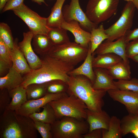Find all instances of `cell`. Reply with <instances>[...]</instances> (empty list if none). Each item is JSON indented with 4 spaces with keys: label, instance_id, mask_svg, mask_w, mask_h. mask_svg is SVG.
<instances>
[{
    "label": "cell",
    "instance_id": "6da1fadb",
    "mask_svg": "<svg viewBox=\"0 0 138 138\" xmlns=\"http://www.w3.org/2000/svg\"><path fill=\"white\" fill-rule=\"evenodd\" d=\"M40 58L41 66L24 75L21 85L26 88L31 84L44 83L56 79L67 83L69 77L68 73L74 68V66L48 54L40 56Z\"/></svg>",
    "mask_w": 138,
    "mask_h": 138
},
{
    "label": "cell",
    "instance_id": "7a4b0ae2",
    "mask_svg": "<svg viewBox=\"0 0 138 138\" xmlns=\"http://www.w3.org/2000/svg\"><path fill=\"white\" fill-rule=\"evenodd\" d=\"M37 131L29 116L7 109L1 114L0 138H37Z\"/></svg>",
    "mask_w": 138,
    "mask_h": 138
},
{
    "label": "cell",
    "instance_id": "3957f363",
    "mask_svg": "<svg viewBox=\"0 0 138 138\" xmlns=\"http://www.w3.org/2000/svg\"><path fill=\"white\" fill-rule=\"evenodd\" d=\"M67 83V93L76 96L86 105L87 109L96 112L101 111L104 105L103 98L107 91L94 88L90 80L82 75L69 76Z\"/></svg>",
    "mask_w": 138,
    "mask_h": 138
},
{
    "label": "cell",
    "instance_id": "277c9868",
    "mask_svg": "<svg viewBox=\"0 0 138 138\" xmlns=\"http://www.w3.org/2000/svg\"><path fill=\"white\" fill-rule=\"evenodd\" d=\"M86 120L64 117L51 124L53 138H82L89 131V124Z\"/></svg>",
    "mask_w": 138,
    "mask_h": 138
},
{
    "label": "cell",
    "instance_id": "5b68a950",
    "mask_svg": "<svg viewBox=\"0 0 138 138\" xmlns=\"http://www.w3.org/2000/svg\"><path fill=\"white\" fill-rule=\"evenodd\" d=\"M57 119L64 117L86 120L87 108L85 103L74 95L68 94L50 102Z\"/></svg>",
    "mask_w": 138,
    "mask_h": 138
},
{
    "label": "cell",
    "instance_id": "8992f818",
    "mask_svg": "<svg viewBox=\"0 0 138 138\" xmlns=\"http://www.w3.org/2000/svg\"><path fill=\"white\" fill-rule=\"evenodd\" d=\"M88 48L75 42L53 46L47 54L74 66L85 59Z\"/></svg>",
    "mask_w": 138,
    "mask_h": 138
},
{
    "label": "cell",
    "instance_id": "52a82bcc",
    "mask_svg": "<svg viewBox=\"0 0 138 138\" xmlns=\"http://www.w3.org/2000/svg\"><path fill=\"white\" fill-rule=\"evenodd\" d=\"M119 0H89L85 13L89 19L98 25L115 15Z\"/></svg>",
    "mask_w": 138,
    "mask_h": 138
},
{
    "label": "cell",
    "instance_id": "ba28073f",
    "mask_svg": "<svg viewBox=\"0 0 138 138\" xmlns=\"http://www.w3.org/2000/svg\"><path fill=\"white\" fill-rule=\"evenodd\" d=\"M136 8L132 1L127 2L122 11L118 20L106 29L105 32L108 36L105 41L111 42L124 36L131 30Z\"/></svg>",
    "mask_w": 138,
    "mask_h": 138
},
{
    "label": "cell",
    "instance_id": "9c48e42d",
    "mask_svg": "<svg viewBox=\"0 0 138 138\" xmlns=\"http://www.w3.org/2000/svg\"><path fill=\"white\" fill-rule=\"evenodd\" d=\"M12 10L26 23L33 36L37 34L47 35L50 27L47 25V18L41 16L24 3Z\"/></svg>",
    "mask_w": 138,
    "mask_h": 138
},
{
    "label": "cell",
    "instance_id": "30bf717a",
    "mask_svg": "<svg viewBox=\"0 0 138 138\" xmlns=\"http://www.w3.org/2000/svg\"><path fill=\"white\" fill-rule=\"evenodd\" d=\"M62 12L65 21H77L81 28L90 32L93 28L98 27V25L91 21L83 11L79 4V0H71L69 4L63 7Z\"/></svg>",
    "mask_w": 138,
    "mask_h": 138
},
{
    "label": "cell",
    "instance_id": "8fae6325",
    "mask_svg": "<svg viewBox=\"0 0 138 138\" xmlns=\"http://www.w3.org/2000/svg\"><path fill=\"white\" fill-rule=\"evenodd\" d=\"M67 94L66 92L56 93H47L40 98L27 100L19 108L15 110L17 114L26 116L33 113L39 112L40 108L52 101L58 99Z\"/></svg>",
    "mask_w": 138,
    "mask_h": 138
},
{
    "label": "cell",
    "instance_id": "7c38bea8",
    "mask_svg": "<svg viewBox=\"0 0 138 138\" xmlns=\"http://www.w3.org/2000/svg\"><path fill=\"white\" fill-rule=\"evenodd\" d=\"M107 92L114 101L125 105L129 114L138 112V93L129 90L120 89L108 90Z\"/></svg>",
    "mask_w": 138,
    "mask_h": 138
},
{
    "label": "cell",
    "instance_id": "4fadbf2b",
    "mask_svg": "<svg viewBox=\"0 0 138 138\" xmlns=\"http://www.w3.org/2000/svg\"><path fill=\"white\" fill-rule=\"evenodd\" d=\"M114 41H105L100 45L92 54L94 55L106 53L114 54L120 56L125 63L129 64V58L126 54L127 43L124 36Z\"/></svg>",
    "mask_w": 138,
    "mask_h": 138
},
{
    "label": "cell",
    "instance_id": "5bb4252c",
    "mask_svg": "<svg viewBox=\"0 0 138 138\" xmlns=\"http://www.w3.org/2000/svg\"><path fill=\"white\" fill-rule=\"evenodd\" d=\"M33 34L30 31L24 32L22 40L18 43L19 47L23 53L31 70L36 69L42 65L41 60L35 53L31 42Z\"/></svg>",
    "mask_w": 138,
    "mask_h": 138
},
{
    "label": "cell",
    "instance_id": "9a60e30c",
    "mask_svg": "<svg viewBox=\"0 0 138 138\" xmlns=\"http://www.w3.org/2000/svg\"><path fill=\"white\" fill-rule=\"evenodd\" d=\"M61 27L72 33L74 37L75 42L83 47L88 48L91 33L81 28L78 22L73 20L66 22L64 20Z\"/></svg>",
    "mask_w": 138,
    "mask_h": 138
},
{
    "label": "cell",
    "instance_id": "2e32d148",
    "mask_svg": "<svg viewBox=\"0 0 138 138\" xmlns=\"http://www.w3.org/2000/svg\"><path fill=\"white\" fill-rule=\"evenodd\" d=\"M111 118V117L104 110L94 111L87 109L86 120L89 126L88 132L97 129L108 130Z\"/></svg>",
    "mask_w": 138,
    "mask_h": 138
},
{
    "label": "cell",
    "instance_id": "e0dca14e",
    "mask_svg": "<svg viewBox=\"0 0 138 138\" xmlns=\"http://www.w3.org/2000/svg\"><path fill=\"white\" fill-rule=\"evenodd\" d=\"M18 43V39L16 38L14 40L13 48L10 49L12 66L22 75H24L30 72L31 70L24 55L19 48Z\"/></svg>",
    "mask_w": 138,
    "mask_h": 138
},
{
    "label": "cell",
    "instance_id": "ac0fdd59",
    "mask_svg": "<svg viewBox=\"0 0 138 138\" xmlns=\"http://www.w3.org/2000/svg\"><path fill=\"white\" fill-rule=\"evenodd\" d=\"M95 79L93 85L96 89L106 90L118 89L115 86L113 79L107 69L101 68H93Z\"/></svg>",
    "mask_w": 138,
    "mask_h": 138
},
{
    "label": "cell",
    "instance_id": "d6986e66",
    "mask_svg": "<svg viewBox=\"0 0 138 138\" xmlns=\"http://www.w3.org/2000/svg\"><path fill=\"white\" fill-rule=\"evenodd\" d=\"M90 43H89L88 53L82 64L78 67L74 68L68 73L69 76L82 75L89 78L93 85L95 79V75L92 65V61L94 55L90 51Z\"/></svg>",
    "mask_w": 138,
    "mask_h": 138
},
{
    "label": "cell",
    "instance_id": "ffe728a7",
    "mask_svg": "<svg viewBox=\"0 0 138 138\" xmlns=\"http://www.w3.org/2000/svg\"><path fill=\"white\" fill-rule=\"evenodd\" d=\"M23 80L22 75L12 66L6 75L0 77V89L9 91L21 85Z\"/></svg>",
    "mask_w": 138,
    "mask_h": 138
},
{
    "label": "cell",
    "instance_id": "44dd1931",
    "mask_svg": "<svg viewBox=\"0 0 138 138\" xmlns=\"http://www.w3.org/2000/svg\"><path fill=\"white\" fill-rule=\"evenodd\" d=\"M123 60L120 56L113 53L98 54L96 57L93 56V68H101L107 69Z\"/></svg>",
    "mask_w": 138,
    "mask_h": 138
},
{
    "label": "cell",
    "instance_id": "7402d4cb",
    "mask_svg": "<svg viewBox=\"0 0 138 138\" xmlns=\"http://www.w3.org/2000/svg\"><path fill=\"white\" fill-rule=\"evenodd\" d=\"M8 92L11 100L7 109L15 111L27 100L26 89L21 85Z\"/></svg>",
    "mask_w": 138,
    "mask_h": 138
},
{
    "label": "cell",
    "instance_id": "603a6c76",
    "mask_svg": "<svg viewBox=\"0 0 138 138\" xmlns=\"http://www.w3.org/2000/svg\"><path fill=\"white\" fill-rule=\"evenodd\" d=\"M65 0H56L51 9L49 16L47 18V25L49 27H61L64 21L62 10Z\"/></svg>",
    "mask_w": 138,
    "mask_h": 138
},
{
    "label": "cell",
    "instance_id": "cb8c5ba5",
    "mask_svg": "<svg viewBox=\"0 0 138 138\" xmlns=\"http://www.w3.org/2000/svg\"><path fill=\"white\" fill-rule=\"evenodd\" d=\"M32 44L34 51L40 56L47 54L53 46L48 36L42 34L34 35Z\"/></svg>",
    "mask_w": 138,
    "mask_h": 138
},
{
    "label": "cell",
    "instance_id": "d4e9b609",
    "mask_svg": "<svg viewBox=\"0 0 138 138\" xmlns=\"http://www.w3.org/2000/svg\"><path fill=\"white\" fill-rule=\"evenodd\" d=\"M129 64L123 60L107 70L113 79L129 80L131 79V72Z\"/></svg>",
    "mask_w": 138,
    "mask_h": 138
},
{
    "label": "cell",
    "instance_id": "484cf974",
    "mask_svg": "<svg viewBox=\"0 0 138 138\" xmlns=\"http://www.w3.org/2000/svg\"><path fill=\"white\" fill-rule=\"evenodd\" d=\"M42 108H43V110L41 112H35L29 116L33 121L52 124L57 119L54 109L48 103Z\"/></svg>",
    "mask_w": 138,
    "mask_h": 138
},
{
    "label": "cell",
    "instance_id": "4316f807",
    "mask_svg": "<svg viewBox=\"0 0 138 138\" xmlns=\"http://www.w3.org/2000/svg\"><path fill=\"white\" fill-rule=\"evenodd\" d=\"M67 31L61 27H50L47 36L53 46L60 45L70 42Z\"/></svg>",
    "mask_w": 138,
    "mask_h": 138
},
{
    "label": "cell",
    "instance_id": "83f0119b",
    "mask_svg": "<svg viewBox=\"0 0 138 138\" xmlns=\"http://www.w3.org/2000/svg\"><path fill=\"white\" fill-rule=\"evenodd\" d=\"M90 33V51L93 54L102 42L108 38V36L105 32L102 24L97 28H93Z\"/></svg>",
    "mask_w": 138,
    "mask_h": 138
},
{
    "label": "cell",
    "instance_id": "f1b7e54d",
    "mask_svg": "<svg viewBox=\"0 0 138 138\" xmlns=\"http://www.w3.org/2000/svg\"><path fill=\"white\" fill-rule=\"evenodd\" d=\"M102 138H121L122 135L121 120L117 117H111L108 129H102Z\"/></svg>",
    "mask_w": 138,
    "mask_h": 138
},
{
    "label": "cell",
    "instance_id": "f546056e",
    "mask_svg": "<svg viewBox=\"0 0 138 138\" xmlns=\"http://www.w3.org/2000/svg\"><path fill=\"white\" fill-rule=\"evenodd\" d=\"M121 124L123 136L130 133L132 130L138 128V112L124 117L121 120Z\"/></svg>",
    "mask_w": 138,
    "mask_h": 138
},
{
    "label": "cell",
    "instance_id": "4dcf8cb0",
    "mask_svg": "<svg viewBox=\"0 0 138 138\" xmlns=\"http://www.w3.org/2000/svg\"><path fill=\"white\" fill-rule=\"evenodd\" d=\"M26 89L27 100L39 99L47 94L45 83L31 84L28 85Z\"/></svg>",
    "mask_w": 138,
    "mask_h": 138
},
{
    "label": "cell",
    "instance_id": "1f68e13d",
    "mask_svg": "<svg viewBox=\"0 0 138 138\" xmlns=\"http://www.w3.org/2000/svg\"><path fill=\"white\" fill-rule=\"evenodd\" d=\"M47 93L66 92L68 86L67 83L60 79L54 80L45 83Z\"/></svg>",
    "mask_w": 138,
    "mask_h": 138
},
{
    "label": "cell",
    "instance_id": "d6a6232c",
    "mask_svg": "<svg viewBox=\"0 0 138 138\" xmlns=\"http://www.w3.org/2000/svg\"><path fill=\"white\" fill-rule=\"evenodd\" d=\"M0 38L8 46L10 49L13 48L14 40L11 30L8 25L3 22L0 23Z\"/></svg>",
    "mask_w": 138,
    "mask_h": 138
},
{
    "label": "cell",
    "instance_id": "836d02e7",
    "mask_svg": "<svg viewBox=\"0 0 138 138\" xmlns=\"http://www.w3.org/2000/svg\"><path fill=\"white\" fill-rule=\"evenodd\" d=\"M113 82L119 89L131 90L138 93V79L137 78L118 80Z\"/></svg>",
    "mask_w": 138,
    "mask_h": 138
},
{
    "label": "cell",
    "instance_id": "e575fe53",
    "mask_svg": "<svg viewBox=\"0 0 138 138\" xmlns=\"http://www.w3.org/2000/svg\"><path fill=\"white\" fill-rule=\"evenodd\" d=\"M33 121L36 129L42 138H53L51 132V124L38 121Z\"/></svg>",
    "mask_w": 138,
    "mask_h": 138
},
{
    "label": "cell",
    "instance_id": "d590c367",
    "mask_svg": "<svg viewBox=\"0 0 138 138\" xmlns=\"http://www.w3.org/2000/svg\"><path fill=\"white\" fill-rule=\"evenodd\" d=\"M0 58L2 59L11 66L13 63L10 55V49L2 39L0 38Z\"/></svg>",
    "mask_w": 138,
    "mask_h": 138
},
{
    "label": "cell",
    "instance_id": "8d00e7d4",
    "mask_svg": "<svg viewBox=\"0 0 138 138\" xmlns=\"http://www.w3.org/2000/svg\"><path fill=\"white\" fill-rule=\"evenodd\" d=\"M11 98L8 90L6 89L0 90V112L2 114L7 108L10 102Z\"/></svg>",
    "mask_w": 138,
    "mask_h": 138
},
{
    "label": "cell",
    "instance_id": "74e56055",
    "mask_svg": "<svg viewBox=\"0 0 138 138\" xmlns=\"http://www.w3.org/2000/svg\"><path fill=\"white\" fill-rule=\"evenodd\" d=\"M126 54L128 58H131L138 54V39L133 40L126 45Z\"/></svg>",
    "mask_w": 138,
    "mask_h": 138
},
{
    "label": "cell",
    "instance_id": "f35d334b",
    "mask_svg": "<svg viewBox=\"0 0 138 138\" xmlns=\"http://www.w3.org/2000/svg\"><path fill=\"white\" fill-rule=\"evenodd\" d=\"M24 0H9L2 10V13L17 8L23 3Z\"/></svg>",
    "mask_w": 138,
    "mask_h": 138
},
{
    "label": "cell",
    "instance_id": "ab89813d",
    "mask_svg": "<svg viewBox=\"0 0 138 138\" xmlns=\"http://www.w3.org/2000/svg\"><path fill=\"white\" fill-rule=\"evenodd\" d=\"M124 36L125 41L127 44L131 40L138 39V28L128 31Z\"/></svg>",
    "mask_w": 138,
    "mask_h": 138
},
{
    "label": "cell",
    "instance_id": "60d3db41",
    "mask_svg": "<svg viewBox=\"0 0 138 138\" xmlns=\"http://www.w3.org/2000/svg\"><path fill=\"white\" fill-rule=\"evenodd\" d=\"M83 137L84 138H102V129H96L88 132L84 135Z\"/></svg>",
    "mask_w": 138,
    "mask_h": 138
},
{
    "label": "cell",
    "instance_id": "b9f144b4",
    "mask_svg": "<svg viewBox=\"0 0 138 138\" xmlns=\"http://www.w3.org/2000/svg\"><path fill=\"white\" fill-rule=\"evenodd\" d=\"M11 67L7 63L0 58V77L6 75L8 72Z\"/></svg>",
    "mask_w": 138,
    "mask_h": 138
},
{
    "label": "cell",
    "instance_id": "7bdbcfd3",
    "mask_svg": "<svg viewBox=\"0 0 138 138\" xmlns=\"http://www.w3.org/2000/svg\"><path fill=\"white\" fill-rule=\"evenodd\" d=\"M9 0H0V10L1 12Z\"/></svg>",
    "mask_w": 138,
    "mask_h": 138
},
{
    "label": "cell",
    "instance_id": "ee69618b",
    "mask_svg": "<svg viewBox=\"0 0 138 138\" xmlns=\"http://www.w3.org/2000/svg\"><path fill=\"white\" fill-rule=\"evenodd\" d=\"M130 133H132L135 137L138 138V128L132 130Z\"/></svg>",
    "mask_w": 138,
    "mask_h": 138
},
{
    "label": "cell",
    "instance_id": "f6af8a7d",
    "mask_svg": "<svg viewBox=\"0 0 138 138\" xmlns=\"http://www.w3.org/2000/svg\"><path fill=\"white\" fill-rule=\"evenodd\" d=\"M32 1L36 2L40 5H41L42 3H44L46 6L48 5L45 2L44 0H31Z\"/></svg>",
    "mask_w": 138,
    "mask_h": 138
},
{
    "label": "cell",
    "instance_id": "bcb514c9",
    "mask_svg": "<svg viewBox=\"0 0 138 138\" xmlns=\"http://www.w3.org/2000/svg\"><path fill=\"white\" fill-rule=\"evenodd\" d=\"M131 59L134 61L138 63V54L133 56Z\"/></svg>",
    "mask_w": 138,
    "mask_h": 138
},
{
    "label": "cell",
    "instance_id": "7dc6e473",
    "mask_svg": "<svg viewBox=\"0 0 138 138\" xmlns=\"http://www.w3.org/2000/svg\"><path fill=\"white\" fill-rule=\"evenodd\" d=\"M136 8L138 11V0H134L133 2Z\"/></svg>",
    "mask_w": 138,
    "mask_h": 138
},
{
    "label": "cell",
    "instance_id": "c3c4849f",
    "mask_svg": "<svg viewBox=\"0 0 138 138\" xmlns=\"http://www.w3.org/2000/svg\"><path fill=\"white\" fill-rule=\"evenodd\" d=\"M124 0L125 1H127V2L132 1V2H133V1H134V0Z\"/></svg>",
    "mask_w": 138,
    "mask_h": 138
}]
</instances>
